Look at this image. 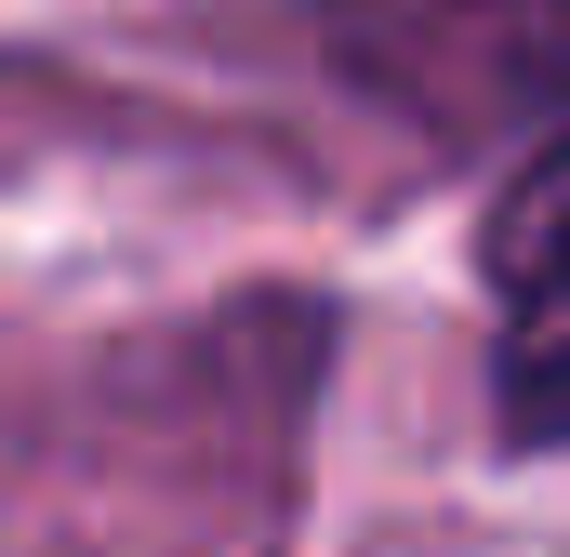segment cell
<instances>
[{"instance_id":"2","label":"cell","mask_w":570,"mask_h":557,"mask_svg":"<svg viewBox=\"0 0 570 557\" xmlns=\"http://www.w3.org/2000/svg\"><path fill=\"white\" fill-rule=\"evenodd\" d=\"M491 385L504 438H570V134L491 199Z\"/></svg>"},{"instance_id":"1","label":"cell","mask_w":570,"mask_h":557,"mask_svg":"<svg viewBox=\"0 0 570 557\" xmlns=\"http://www.w3.org/2000/svg\"><path fill=\"white\" fill-rule=\"evenodd\" d=\"M345 80L425 134H570V0H345Z\"/></svg>"}]
</instances>
